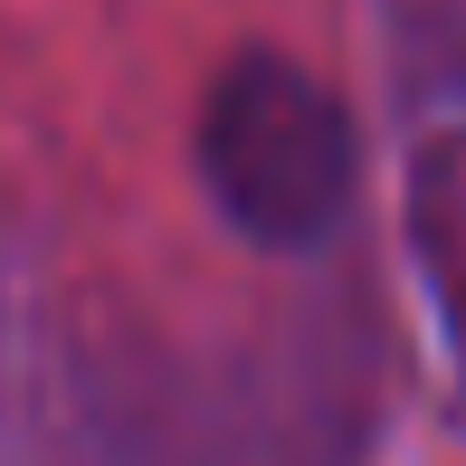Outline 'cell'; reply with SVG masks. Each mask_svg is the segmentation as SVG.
Returning <instances> with one entry per match:
<instances>
[{
	"label": "cell",
	"instance_id": "1",
	"mask_svg": "<svg viewBox=\"0 0 466 466\" xmlns=\"http://www.w3.org/2000/svg\"><path fill=\"white\" fill-rule=\"evenodd\" d=\"M200 190L248 248H277L305 258L333 228L352 219V190H362V134H352V105L324 86L314 67H295L277 48H248L209 76L200 96Z\"/></svg>",
	"mask_w": 466,
	"mask_h": 466
}]
</instances>
